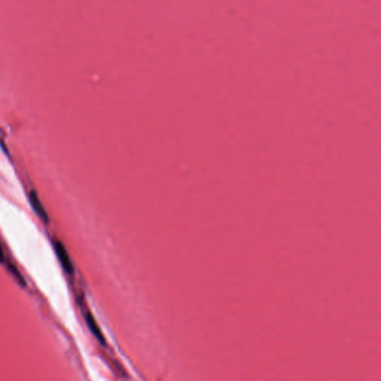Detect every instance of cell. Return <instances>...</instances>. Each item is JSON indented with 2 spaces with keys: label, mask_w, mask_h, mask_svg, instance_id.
Masks as SVG:
<instances>
[{
  "label": "cell",
  "mask_w": 381,
  "mask_h": 381,
  "mask_svg": "<svg viewBox=\"0 0 381 381\" xmlns=\"http://www.w3.org/2000/svg\"><path fill=\"white\" fill-rule=\"evenodd\" d=\"M54 249H55V252H56L58 260L60 262V265L62 266V269H64L67 273H73L74 271L73 263L72 260H70L69 254L67 252V250H66V247L64 246V244L60 241H55Z\"/></svg>",
  "instance_id": "obj_1"
},
{
  "label": "cell",
  "mask_w": 381,
  "mask_h": 381,
  "mask_svg": "<svg viewBox=\"0 0 381 381\" xmlns=\"http://www.w3.org/2000/svg\"><path fill=\"white\" fill-rule=\"evenodd\" d=\"M29 202L31 207H33V210L35 211V213L38 215V218L40 219L42 222L48 223L49 222L48 214H47V212L45 211V207L42 206L40 200H39L37 193L34 190H31L29 193Z\"/></svg>",
  "instance_id": "obj_2"
},
{
  "label": "cell",
  "mask_w": 381,
  "mask_h": 381,
  "mask_svg": "<svg viewBox=\"0 0 381 381\" xmlns=\"http://www.w3.org/2000/svg\"><path fill=\"white\" fill-rule=\"evenodd\" d=\"M86 321H87V324H88V327H89V329H90V331H92V332H93V335L96 337V339H97L98 341H100V343L106 344V341H105V338H104V336H103V333H101L100 329L98 328V325H97V323H96L95 319H94V318H93L92 316H90L89 313L86 314Z\"/></svg>",
  "instance_id": "obj_3"
},
{
  "label": "cell",
  "mask_w": 381,
  "mask_h": 381,
  "mask_svg": "<svg viewBox=\"0 0 381 381\" xmlns=\"http://www.w3.org/2000/svg\"><path fill=\"white\" fill-rule=\"evenodd\" d=\"M10 271H11V272H13V274H14V276L16 277V279H18V281H19V282H20V283H21V284H23V280H22V277L20 276V274H19V272H18V270H17V269H16V268H15V266H13V265H10Z\"/></svg>",
  "instance_id": "obj_4"
},
{
  "label": "cell",
  "mask_w": 381,
  "mask_h": 381,
  "mask_svg": "<svg viewBox=\"0 0 381 381\" xmlns=\"http://www.w3.org/2000/svg\"><path fill=\"white\" fill-rule=\"evenodd\" d=\"M5 262V254H3V250L1 247V244H0V263Z\"/></svg>",
  "instance_id": "obj_5"
}]
</instances>
